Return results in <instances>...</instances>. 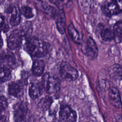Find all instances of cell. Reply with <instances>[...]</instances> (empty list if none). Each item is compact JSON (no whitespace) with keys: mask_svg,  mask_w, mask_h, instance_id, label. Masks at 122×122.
Returning <instances> with one entry per match:
<instances>
[{"mask_svg":"<svg viewBox=\"0 0 122 122\" xmlns=\"http://www.w3.org/2000/svg\"><path fill=\"white\" fill-rule=\"evenodd\" d=\"M20 10L21 13H22L23 16L27 19H30L33 17L32 9L28 6H22Z\"/></svg>","mask_w":122,"mask_h":122,"instance_id":"603a6c76","label":"cell"},{"mask_svg":"<svg viewBox=\"0 0 122 122\" xmlns=\"http://www.w3.org/2000/svg\"><path fill=\"white\" fill-rule=\"evenodd\" d=\"M32 26L31 25V23L30 22H27L26 23V24L24 25L23 29L21 30L23 36L25 37L26 38H28L30 37V35L32 32Z\"/></svg>","mask_w":122,"mask_h":122,"instance_id":"cb8c5ba5","label":"cell"},{"mask_svg":"<svg viewBox=\"0 0 122 122\" xmlns=\"http://www.w3.org/2000/svg\"><path fill=\"white\" fill-rule=\"evenodd\" d=\"M59 72L62 78L68 81H74L79 76L77 70L67 62L61 63Z\"/></svg>","mask_w":122,"mask_h":122,"instance_id":"3957f363","label":"cell"},{"mask_svg":"<svg viewBox=\"0 0 122 122\" xmlns=\"http://www.w3.org/2000/svg\"><path fill=\"white\" fill-rule=\"evenodd\" d=\"M8 106V102L6 98L2 95H0V112L4 110Z\"/></svg>","mask_w":122,"mask_h":122,"instance_id":"4316f807","label":"cell"},{"mask_svg":"<svg viewBox=\"0 0 122 122\" xmlns=\"http://www.w3.org/2000/svg\"><path fill=\"white\" fill-rule=\"evenodd\" d=\"M51 101V99L50 97H46L41 100L40 103L42 107L47 108L50 105Z\"/></svg>","mask_w":122,"mask_h":122,"instance_id":"83f0119b","label":"cell"},{"mask_svg":"<svg viewBox=\"0 0 122 122\" xmlns=\"http://www.w3.org/2000/svg\"><path fill=\"white\" fill-rule=\"evenodd\" d=\"M9 29V26L5 21V17L0 15V31H3L5 33L8 32Z\"/></svg>","mask_w":122,"mask_h":122,"instance_id":"d4e9b609","label":"cell"},{"mask_svg":"<svg viewBox=\"0 0 122 122\" xmlns=\"http://www.w3.org/2000/svg\"><path fill=\"white\" fill-rule=\"evenodd\" d=\"M102 10L103 13L108 17L118 15L121 12L117 1L114 0L105 1L102 4Z\"/></svg>","mask_w":122,"mask_h":122,"instance_id":"52a82bcc","label":"cell"},{"mask_svg":"<svg viewBox=\"0 0 122 122\" xmlns=\"http://www.w3.org/2000/svg\"><path fill=\"white\" fill-rule=\"evenodd\" d=\"M10 70L0 66V82H3L9 80L11 78Z\"/></svg>","mask_w":122,"mask_h":122,"instance_id":"44dd1931","label":"cell"},{"mask_svg":"<svg viewBox=\"0 0 122 122\" xmlns=\"http://www.w3.org/2000/svg\"><path fill=\"white\" fill-rule=\"evenodd\" d=\"M68 31L69 36L74 42L76 43H80L81 38L80 34L73 24L71 23L69 25L68 27Z\"/></svg>","mask_w":122,"mask_h":122,"instance_id":"ac0fdd59","label":"cell"},{"mask_svg":"<svg viewBox=\"0 0 122 122\" xmlns=\"http://www.w3.org/2000/svg\"><path fill=\"white\" fill-rule=\"evenodd\" d=\"M101 36L103 40L109 41L113 39V31L109 28L103 29L101 32Z\"/></svg>","mask_w":122,"mask_h":122,"instance_id":"7402d4cb","label":"cell"},{"mask_svg":"<svg viewBox=\"0 0 122 122\" xmlns=\"http://www.w3.org/2000/svg\"><path fill=\"white\" fill-rule=\"evenodd\" d=\"M0 63L1 67L10 70L13 69L16 64V59L14 55L11 52H8L1 58Z\"/></svg>","mask_w":122,"mask_h":122,"instance_id":"30bf717a","label":"cell"},{"mask_svg":"<svg viewBox=\"0 0 122 122\" xmlns=\"http://www.w3.org/2000/svg\"><path fill=\"white\" fill-rule=\"evenodd\" d=\"M42 85L37 82L30 83L29 89V94L30 97L35 100L39 97L42 93Z\"/></svg>","mask_w":122,"mask_h":122,"instance_id":"5bb4252c","label":"cell"},{"mask_svg":"<svg viewBox=\"0 0 122 122\" xmlns=\"http://www.w3.org/2000/svg\"><path fill=\"white\" fill-rule=\"evenodd\" d=\"M28 111L27 103L23 101L16 103L13 107V119L15 122H23Z\"/></svg>","mask_w":122,"mask_h":122,"instance_id":"5b68a950","label":"cell"},{"mask_svg":"<svg viewBox=\"0 0 122 122\" xmlns=\"http://www.w3.org/2000/svg\"><path fill=\"white\" fill-rule=\"evenodd\" d=\"M57 28L59 32L64 34L66 26V18L63 10H60L57 13Z\"/></svg>","mask_w":122,"mask_h":122,"instance_id":"4fadbf2b","label":"cell"},{"mask_svg":"<svg viewBox=\"0 0 122 122\" xmlns=\"http://www.w3.org/2000/svg\"><path fill=\"white\" fill-rule=\"evenodd\" d=\"M0 122H7L6 118L4 116L0 115Z\"/></svg>","mask_w":122,"mask_h":122,"instance_id":"f546056e","label":"cell"},{"mask_svg":"<svg viewBox=\"0 0 122 122\" xmlns=\"http://www.w3.org/2000/svg\"><path fill=\"white\" fill-rule=\"evenodd\" d=\"M109 99L111 103L117 108H121L122 102L120 94L118 89L112 87L109 92Z\"/></svg>","mask_w":122,"mask_h":122,"instance_id":"8fae6325","label":"cell"},{"mask_svg":"<svg viewBox=\"0 0 122 122\" xmlns=\"http://www.w3.org/2000/svg\"><path fill=\"white\" fill-rule=\"evenodd\" d=\"M113 39L117 43L122 42V21H117L113 27Z\"/></svg>","mask_w":122,"mask_h":122,"instance_id":"e0dca14e","label":"cell"},{"mask_svg":"<svg viewBox=\"0 0 122 122\" xmlns=\"http://www.w3.org/2000/svg\"><path fill=\"white\" fill-rule=\"evenodd\" d=\"M23 36L21 30L19 29L14 30L7 40L8 48L10 50H15L18 48L21 44Z\"/></svg>","mask_w":122,"mask_h":122,"instance_id":"ba28073f","label":"cell"},{"mask_svg":"<svg viewBox=\"0 0 122 122\" xmlns=\"http://www.w3.org/2000/svg\"><path fill=\"white\" fill-rule=\"evenodd\" d=\"M41 85L47 93L54 94L59 91L60 81L56 77L49 73H46L42 77Z\"/></svg>","mask_w":122,"mask_h":122,"instance_id":"7a4b0ae2","label":"cell"},{"mask_svg":"<svg viewBox=\"0 0 122 122\" xmlns=\"http://www.w3.org/2000/svg\"><path fill=\"white\" fill-rule=\"evenodd\" d=\"M25 47L28 53L34 57H43L48 51V47L46 43L35 37L28 38Z\"/></svg>","mask_w":122,"mask_h":122,"instance_id":"6da1fadb","label":"cell"},{"mask_svg":"<svg viewBox=\"0 0 122 122\" xmlns=\"http://www.w3.org/2000/svg\"><path fill=\"white\" fill-rule=\"evenodd\" d=\"M59 120L61 122H76L77 113L69 105H62L59 111Z\"/></svg>","mask_w":122,"mask_h":122,"instance_id":"277c9868","label":"cell"},{"mask_svg":"<svg viewBox=\"0 0 122 122\" xmlns=\"http://www.w3.org/2000/svg\"><path fill=\"white\" fill-rule=\"evenodd\" d=\"M45 63L43 60L36 59L32 64V71L33 74L36 76H41L44 70Z\"/></svg>","mask_w":122,"mask_h":122,"instance_id":"9a60e30c","label":"cell"},{"mask_svg":"<svg viewBox=\"0 0 122 122\" xmlns=\"http://www.w3.org/2000/svg\"><path fill=\"white\" fill-rule=\"evenodd\" d=\"M109 74L114 79L121 81L122 79V69L119 64H114L110 67Z\"/></svg>","mask_w":122,"mask_h":122,"instance_id":"d6986e66","label":"cell"},{"mask_svg":"<svg viewBox=\"0 0 122 122\" xmlns=\"http://www.w3.org/2000/svg\"><path fill=\"white\" fill-rule=\"evenodd\" d=\"M115 120H116V122H122L121 115L120 114H117L115 115Z\"/></svg>","mask_w":122,"mask_h":122,"instance_id":"f1b7e54d","label":"cell"},{"mask_svg":"<svg viewBox=\"0 0 122 122\" xmlns=\"http://www.w3.org/2000/svg\"><path fill=\"white\" fill-rule=\"evenodd\" d=\"M3 39L1 37V36L0 35V48H1L3 46Z\"/></svg>","mask_w":122,"mask_h":122,"instance_id":"4dcf8cb0","label":"cell"},{"mask_svg":"<svg viewBox=\"0 0 122 122\" xmlns=\"http://www.w3.org/2000/svg\"><path fill=\"white\" fill-rule=\"evenodd\" d=\"M8 92L10 95L16 98H20L23 93V86L18 82L12 81L8 85Z\"/></svg>","mask_w":122,"mask_h":122,"instance_id":"7c38bea8","label":"cell"},{"mask_svg":"<svg viewBox=\"0 0 122 122\" xmlns=\"http://www.w3.org/2000/svg\"><path fill=\"white\" fill-rule=\"evenodd\" d=\"M37 4L38 5V7L40 9L51 16L55 17L57 14L56 9L52 6L48 4L47 3L41 1H38V3Z\"/></svg>","mask_w":122,"mask_h":122,"instance_id":"2e32d148","label":"cell"},{"mask_svg":"<svg viewBox=\"0 0 122 122\" xmlns=\"http://www.w3.org/2000/svg\"><path fill=\"white\" fill-rule=\"evenodd\" d=\"M79 5L82 11L84 12H88L90 8V1H79Z\"/></svg>","mask_w":122,"mask_h":122,"instance_id":"484cf974","label":"cell"},{"mask_svg":"<svg viewBox=\"0 0 122 122\" xmlns=\"http://www.w3.org/2000/svg\"><path fill=\"white\" fill-rule=\"evenodd\" d=\"M81 50L85 55L92 59L95 58L98 55V50L96 43L90 37L82 43Z\"/></svg>","mask_w":122,"mask_h":122,"instance_id":"8992f818","label":"cell"},{"mask_svg":"<svg viewBox=\"0 0 122 122\" xmlns=\"http://www.w3.org/2000/svg\"><path fill=\"white\" fill-rule=\"evenodd\" d=\"M99 85L103 90H106L109 88L110 83L104 72H100L98 77Z\"/></svg>","mask_w":122,"mask_h":122,"instance_id":"ffe728a7","label":"cell"},{"mask_svg":"<svg viewBox=\"0 0 122 122\" xmlns=\"http://www.w3.org/2000/svg\"><path fill=\"white\" fill-rule=\"evenodd\" d=\"M10 14V23L13 26H17L21 20V12L18 7L13 6L9 7L7 11Z\"/></svg>","mask_w":122,"mask_h":122,"instance_id":"9c48e42d","label":"cell"}]
</instances>
